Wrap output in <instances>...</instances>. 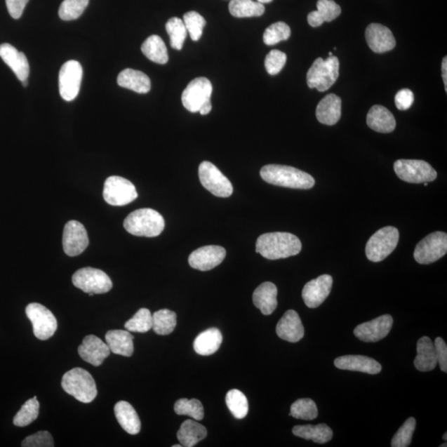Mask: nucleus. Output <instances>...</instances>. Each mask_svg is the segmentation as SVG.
<instances>
[{
    "instance_id": "13",
    "label": "nucleus",
    "mask_w": 447,
    "mask_h": 447,
    "mask_svg": "<svg viewBox=\"0 0 447 447\" xmlns=\"http://www.w3.org/2000/svg\"><path fill=\"white\" fill-rule=\"evenodd\" d=\"M213 91L211 82L206 77H198L192 81L182 95V102L188 112H199L206 104L211 103Z\"/></svg>"
},
{
    "instance_id": "28",
    "label": "nucleus",
    "mask_w": 447,
    "mask_h": 447,
    "mask_svg": "<svg viewBox=\"0 0 447 447\" xmlns=\"http://www.w3.org/2000/svg\"><path fill=\"white\" fill-rule=\"evenodd\" d=\"M118 85L140 94H146L151 90V81L149 77L144 72L133 70V69H124L117 78Z\"/></svg>"
},
{
    "instance_id": "56",
    "label": "nucleus",
    "mask_w": 447,
    "mask_h": 447,
    "mask_svg": "<svg viewBox=\"0 0 447 447\" xmlns=\"http://www.w3.org/2000/svg\"><path fill=\"white\" fill-rule=\"evenodd\" d=\"M22 86H24L25 87L27 86V80L22 81Z\"/></svg>"
},
{
    "instance_id": "16",
    "label": "nucleus",
    "mask_w": 447,
    "mask_h": 447,
    "mask_svg": "<svg viewBox=\"0 0 447 447\" xmlns=\"http://www.w3.org/2000/svg\"><path fill=\"white\" fill-rule=\"evenodd\" d=\"M393 317L382 315L371 321L359 325L354 331V335L363 342H377L386 338L393 326Z\"/></svg>"
},
{
    "instance_id": "53",
    "label": "nucleus",
    "mask_w": 447,
    "mask_h": 447,
    "mask_svg": "<svg viewBox=\"0 0 447 447\" xmlns=\"http://www.w3.org/2000/svg\"><path fill=\"white\" fill-rule=\"evenodd\" d=\"M442 78H443L446 92H447V58L445 57L442 60L441 64Z\"/></svg>"
},
{
    "instance_id": "58",
    "label": "nucleus",
    "mask_w": 447,
    "mask_h": 447,
    "mask_svg": "<svg viewBox=\"0 0 447 447\" xmlns=\"http://www.w3.org/2000/svg\"><path fill=\"white\" fill-rule=\"evenodd\" d=\"M173 446V447H181V446H182V445H174V446Z\"/></svg>"
},
{
    "instance_id": "5",
    "label": "nucleus",
    "mask_w": 447,
    "mask_h": 447,
    "mask_svg": "<svg viewBox=\"0 0 447 447\" xmlns=\"http://www.w3.org/2000/svg\"><path fill=\"white\" fill-rule=\"evenodd\" d=\"M339 69V59L335 56L317 58L307 74L308 87L320 92L328 91L338 79Z\"/></svg>"
},
{
    "instance_id": "29",
    "label": "nucleus",
    "mask_w": 447,
    "mask_h": 447,
    "mask_svg": "<svg viewBox=\"0 0 447 447\" xmlns=\"http://www.w3.org/2000/svg\"><path fill=\"white\" fill-rule=\"evenodd\" d=\"M114 414L119 425L128 434L136 435L140 432V419L131 403L126 401L118 402L114 406Z\"/></svg>"
},
{
    "instance_id": "54",
    "label": "nucleus",
    "mask_w": 447,
    "mask_h": 447,
    "mask_svg": "<svg viewBox=\"0 0 447 447\" xmlns=\"http://www.w3.org/2000/svg\"><path fill=\"white\" fill-rule=\"evenodd\" d=\"M211 109H212V105H211V102L206 104L204 106V107H202L200 109L199 113L201 115H206L208 114L211 112Z\"/></svg>"
},
{
    "instance_id": "2",
    "label": "nucleus",
    "mask_w": 447,
    "mask_h": 447,
    "mask_svg": "<svg viewBox=\"0 0 447 447\" xmlns=\"http://www.w3.org/2000/svg\"><path fill=\"white\" fill-rule=\"evenodd\" d=\"M260 176L272 185L308 190L315 185L310 174L289 166L269 164L262 167Z\"/></svg>"
},
{
    "instance_id": "60",
    "label": "nucleus",
    "mask_w": 447,
    "mask_h": 447,
    "mask_svg": "<svg viewBox=\"0 0 447 447\" xmlns=\"http://www.w3.org/2000/svg\"><path fill=\"white\" fill-rule=\"evenodd\" d=\"M424 186L427 187L428 186V182H424Z\"/></svg>"
},
{
    "instance_id": "10",
    "label": "nucleus",
    "mask_w": 447,
    "mask_h": 447,
    "mask_svg": "<svg viewBox=\"0 0 447 447\" xmlns=\"http://www.w3.org/2000/svg\"><path fill=\"white\" fill-rule=\"evenodd\" d=\"M103 197L109 205L123 206L135 201L138 192L135 185L128 180L119 176H112L106 179Z\"/></svg>"
},
{
    "instance_id": "61",
    "label": "nucleus",
    "mask_w": 447,
    "mask_h": 447,
    "mask_svg": "<svg viewBox=\"0 0 447 447\" xmlns=\"http://www.w3.org/2000/svg\"><path fill=\"white\" fill-rule=\"evenodd\" d=\"M440 446H441V447H443V446H444V447H446V446H447V445L445 443L444 445H441Z\"/></svg>"
},
{
    "instance_id": "35",
    "label": "nucleus",
    "mask_w": 447,
    "mask_h": 447,
    "mask_svg": "<svg viewBox=\"0 0 447 447\" xmlns=\"http://www.w3.org/2000/svg\"><path fill=\"white\" fill-rule=\"evenodd\" d=\"M142 53L150 60L158 64H166L168 62L167 47L162 39L158 35L149 36L142 44Z\"/></svg>"
},
{
    "instance_id": "39",
    "label": "nucleus",
    "mask_w": 447,
    "mask_h": 447,
    "mask_svg": "<svg viewBox=\"0 0 447 447\" xmlns=\"http://www.w3.org/2000/svg\"><path fill=\"white\" fill-rule=\"evenodd\" d=\"M225 402L230 413L237 419H243L247 416L248 412V400L241 391L232 389L228 392Z\"/></svg>"
},
{
    "instance_id": "14",
    "label": "nucleus",
    "mask_w": 447,
    "mask_h": 447,
    "mask_svg": "<svg viewBox=\"0 0 447 447\" xmlns=\"http://www.w3.org/2000/svg\"><path fill=\"white\" fill-rule=\"evenodd\" d=\"M83 76L81 64L76 61L64 63L59 72V91L62 98L72 101L79 94Z\"/></svg>"
},
{
    "instance_id": "52",
    "label": "nucleus",
    "mask_w": 447,
    "mask_h": 447,
    "mask_svg": "<svg viewBox=\"0 0 447 447\" xmlns=\"http://www.w3.org/2000/svg\"><path fill=\"white\" fill-rule=\"evenodd\" d=\"M9 15L18 20L24 13L27 4L29 0H6Z\"/></svg>"
},
{
    "instance_id": "34",
    "label": "nucleus",
    "mask_w": 447,
    "mask_h": 447,
    "mask_svg": "<svg viewBox=\"0 0 447 447\" xmlns=\"http://www.w3.org/2000/svg\"><path fill=\"white\" fill-rule=\"evenodd\" d=\"M206 428L193 420H186L178 432V439L182 446L192 447L206 439Z\"/></svg>"
},
{
    "instance_id": "11",
    "label": "nucleus",
    "mask_w": 447,
    "mask_h": 447,
    "mask_svg": "<svg viewBox=\"0 0 447 447\" xmlns=\"http://www.w3.org/2000/svg\"><path fill=\"white\" fill-rule=\"evenodd\" d=\"M26 315L34 327V333L41 340L53 338L58 329L57 318L53 313L39 303H30L26 307Z\"/></svg>"
},
{
    "instance_id": "43",
    "label": "nucleus",
    "mask_w": 447,
    "mask_h": 447,
    "mask_svg": "<svg viewBox=\"0 0 447 447\" xmlns=\"http://www.w3.org/2000/svg\"><path fill=\"white\" fill-rule=\"evenodd\" d=\"M290 416L302 420H313L318 416L316 404L311 399H301L293 403Z\"/></svg>"
},
{
    "instance_id": "55",
    "label": "nucleus",
    "mask_w": 447,
    "mask_h": 447,
    "mask_svg": "<svg viewBox=\"0 0 447 447\" xmlns=\"http://www.w3.org/2000/svg\"><path fill=\"white\" fill-rule=\"evenodd\" d=\"M272 1H273V0H257V2H259L260 4H269L271 3Z\"/></svg>"
},
{
    "instance_id": "59",
    "label": "nucleus",
    "mask_w": 447,
    "mask_h": 447,
    "mask_svg": "<svg viewBox=\"0 0 447 447\" xmlns=\"http://www.w3.org/2000/svg\"><path fill=\"white\" fill-rule=\"evenodd\" d=\"M331 56H333V53H331V52H330V53H329V57H331Z\"/></svg>"
},
{
    "instance_id": "15",
    "label": "nucleus",
    "mask_w": 447,
    "mask_h": 447,
    "mask_svg": "<svg viewBox=\"0 0 447 447\" xmlns=\"http://www.w3.org/2000/svg\"><path fill=\"white\" fill-rule=\"evenodd\" d=\"M89 246L88 234L79 221L70 220L63 230L62 246L68 256L81 255Z\"/></svg>"
},
{
    "instance_id": "22",
    "label": "nucleus",
    "mask_w": 447,
    "mask_h": 447,
    "mask_svg": "<svg viewBox=\"0 0 447 447\" xmlns=\"http://www.w3.org/2000/svg\"><path fill=\"white\" fill-rule=\"evenodd\" d=\"M0 58L15 72L21 82L27 80L29 76V64L24 53L18 51L9 44L0 45Z\"/></svg>"
},
{
    "instance_id": "23",
    "label": "nucleus",
    "mask_w": 447,
    "mask_h": 447,
    "mask_svg": "<svg viewBox=\"0 0 447 447\" xmlns=\"http://www.w3.org/2000/svg\"><path fill=\"white\" fill-rule=\"evenodd\" d=\"M335 366L340 370L358 371L370 375L380 373L382 366L375 359L363 356H345L335 359Z\"/></svg>"
},
{
    "instance_id": "42",
    "label": "nucleus",
    "mask_w": 447,
    "mask_h": 447,
    "mask_svg": "<svg viewBox=\"0 0 447 447\" xmlns=\"http://www.w3.org/2000/svg\"><path fill=\"white\" fill-rule=\"evenodd\" d=\"M174 410L178 415H187V416L195 419L196 421L202 420L205 415L201 403L195 399L178 400L174 405Z\"/></svg>"
},
{
    "instance_id": "41",
    "label": "nucleus",
    "mask_w": 447,
    "mask_h": 447,
    "mask_svg": "<svg viewBox=\"0 0 447 447\" xmlns=\"http://www.w3.org/2000/svg\"><path fill=\"white\" fill-rule=\"evenodd\" d=\"M124 327L133 333H145L153 327V315L147 308H141L136 312L131 320H128Z\"/></svg>"
},
{
    "instance_id": "1",
    "label": "nucleus",
    "mask_w": 447,
    "mask_h": 447,
    "mask_svg": "<svg viewBox=\"0 0 447 447\" xmlns=\"http://www.w3.org/2000/svg\"><path fill=\"white\" fill-rule=\"evenodd\" d=\"M301 251L300 239L287 232L264 234L256 242V252L270 260L287 259L298 255Z\"/></svg>"
},
{
    "instance_id": "17",
    "label": "nucleus",
    "mask_w": 447,
    "mask_h": 447,
    "mask_svg": "<svg viewBox=\"0 0 447 447\" xmlns=\"http://www.w3.org/2000/svg\"><path fill=\"white\" fill-rule=\"evenodd\" d=\"M227 256L225 248L218 246H204L193 251L188 262L192 268L200 271H209L222 262Z\"/></svg>"
},
{
    "instance_id": "40",
    "label": "nucleus",
    "mask_w": 447,
    "mask_h": 447,
    "mask_svg": "<svg viewBox=\"0 0 447 447\" xmlns=\"http://www.w3.org/2000/svg\"><path fill=\"white\" fill-rule=\"evenodd\" d=\"M39 402L34 398L27 400L13 418V424L17 427H26L34 422L39 417Z\"/></svg>"
},
{
    "instance_id": "36",
    "label": "nucleus",
    "mask_w": 447,
    "mask_h": 447,
    "mask_svg": "<svg viewBox=\"0 0 447 447\" xmlns=\"http://www.w3.org/2000/svg\"><path fill=\"white\" fill-rule=\"evenodd\" d=\"M230 15L236 18L260 17L264 15V4L253 0H232L229 4Z\"/></svg>"
},
{
    "instance_id": "3",
    "label": "nucleus",
    "mask_w": 447,
    "mask_h": 447,
    "mask_svg": "<svg viewBox=\"0 0 447 447\" xmlns=\"http://www.w3.org/2000/svg\"><path fill=\"white\" fill-rule=\"evenodd\" d=\"M124 227L133 236L156 237L165 227V220L159 212L149 208L133 211L124 221Z\"/></svg>"
},
{
    "instance_id": "48",
    "label": "nucleus",
    "mask_w": 447,
    "mask_h": 447,
    "mask_svg": "<svg viewBox=\"0 0 447 447\" xmlns=\"http://www.w3.org/2000/svg\"><path fill=\"white\" fill-rule=\"evenodd\" d=\"M286 62H287V55L279 50H272L267 55L265 61L267 72L271 76L278 75L283 70Z\"/></svg>"
},
{
    "instance_id": "26",
    "label": "nucleus",
    "mask_w": 447,
    "mask_h": 447,
    "mask_svg": "<svg viewBox=\"0 0 447 447\" xmlns=\"http://www.w3.org/2000/svg\"><path fill=\"white\" fill-rule=\"evenodd\" d=\"M417 356L414 359V366L421 372L434 370L437 365V357L434 343L432 340L423 336L417 343Z\"/></svg>"
},
{
    "instance_id": "6",
    "label": "nucleus",
    "mask_w": 447,
    "mask_h": 447,
    "mask_svg": "<svg viewBox=\"0 0 447 447\" xmlns=\"http://www.w3.org/2000/svg\"><path fill=\"white\" fill-rule=\"evenodd\" d=\"M399 241L397 228L386 227L378 230L367 242L366 253L368 260L375 262L385 260L397 247Z\"/></svg>"
},
{
    "instance_id": "19",
    "label": "nucleus",
    "mask_w": 447,
    "mask_h": 447,
    "mask_svg": "<svg viewBox=\"0 0 447 447\" xmlns=\"http://www.w3.org/2000/svg\"><path fill=\"white\" fill-rule=\"evenodd\" d=\"M110 349L98 336H86L82 344L78 347V354L87 363L94 366L102 365L105 359L109 356Z\"/></svg>"
},
{
    "instance_id": "47",
    "label": "nucleus",
    "mask_w": 447,
    "mask_h": 447,
    "mask_svg": "<svg viewBox=\"0 0 447 447\" xmlns=\"http://www.w3.org/2000/svg\"><path fill=\"white\" fill-rule=\"evenodd\" d=\"M415 428H416V420L414 418H409L392 439L391 446L393 447L409 446L412 442Z\"/></svg>"
},
{
    "instance_id": "51",
    "label": "nucleus",
    "mask_w": 447,
    "mask_h": 447,
    "mask_svg": "<svg viewBox=\"0 0 447 447\" xmlns=\"http://www.w3.org/2000/svg\"><path fill=\"white\" fill-rule=\"evenodd\" d=\"M437 363H439L441 371L447 372V345L444 340L437 338L434 342Z\"/></svg>"
},
{
    "instance_id": "50",
    "label": "nucleus",
    "mask_w": 447,
    "mask_h": 447,
    "mask_svg": "<svg viewBox=\"0 0 447 447\" xmlns=\"http://www.w3.org/2000/svg\"><path fill=\"white\" fill-rule=\"evenodd\" d=\"M395 105L400 110H407L411 108L414 101L413 91L409 89L400 90L395 96Z\"/></svg>"
},
{
    "instance_id": "31",
    "label": "nucleus",
    "mask_w": 447,
    "mask_h": 447,
    "mask_svg": "<svg viewBox=\"0 0 447 447\" xmlns=\"http://www.w3.org/2000/svg\"><path fill=\"white\" fill-rule=\"evenodd\" d=\"M110 352L126 357H131L133 354V336L128 331H109L105 335Z\"/></svg>"
},
{
    "instance_id": "12",
    "label": "nucleus",
    "mask_w": 447,
    "mask_h": 447,
    "mask_svg": "<svg viewBox=\"0 0 447 447\" xmlns=\"http://www.w3.org/2000/svg\"><path fill=\"white\" fill-rule=\"evenodd\" d=\"M198 173L201 185L214 196L227 198L233 194L232 182L213 164L202 162Z\"/></svg>"
},
{
    "instance_id": "38",
    "label": "nucleus",
    "mask_w": 447,
    "mask_h": 447,
    "mask_svg": "<svg viewBox=\"0 0 447 447\" xmlns=\"http://www.w3.org/2000/svg\"><path fill=\"white\" fill-rule=\"evenodd\" d=\"M166 30L169 35L171 47L175 50H181L187 35L183 20L178 17L170 18L166 24Z\"/></svg>"
},
{
    "instance_id": "32",
    "label": "nucleus",
    "mask_w": 447,
    "mask_h": 447,
    "mask_svg": "<svg viewBox=\"0 0 447 447\" xmlns=\"http://www.w3.org/2000/svg\"><path fill=\"white\" fill-rule=\"evenodd\" d=\"M222 340V334L218 328H210L197 335L193 347L198 354L208 356L218 352Z\"/></svg>"
},
{
    "instance_id": "33",
    "label": "nucleus",
    "mask_w": 447,
    "mask_h": 447,
    "mask_svg": "<svg viewBox=\"0 0 447 447\" xmlns=\"http://www.w3.org/2000/svg\"><path fill=\"white\" fill-rule=\"evenodd\" d=\"M293 433L301 439L312 440L319 444L326 443L333 439V430L324 423L316 426H296L293 427Z\"/></svg>"
},
{
    "instance_id": "8",
    "label": "nucleus",
    "mask_w": 447,
    "mask_h": 447,
    "mask_svg": "<svg viewBox=\"0 0 447 447\" xmlns=\"http://www.w3.org/2000/svg\"><path fill=\"white\" fill-rule=\"evenodd\" d=\"M72 283L86 293L103 294L113 287L112 279L105 272L91 267L77 270L72 276Z\"/></svg>"
},
{
    "instance_id": "24",
    "label": "nucleus",
    "mask_w": 447,
    "mask_h": 447,
    "mask_svg": "<svg viewBox=\"0 0 447 447\" xmlns=\"http://www.w3.org/2000/svg\"><path fill=\"white\" fill-rule=\"evenodd\" d=\"M316 115L320 123L335 126L342 116V99L335 94L327 95L318 104Z\"/></svg>"
},
{
    "instance_id": "20",
    "label": "nucleus",
    "mask_w": 447,
    "mask_h": 447,
    "mask_svg": "<svg viewBox=\"0 0 447 447\" xmlns=\"http://www.w3.org/2000/svg\"><path fill=\"white\" fill-rule=\"evenodd\" d=\"M366 39L368 47L376 53H384L393 50L396 40L389 27L380 24H371L367 27Z\"/></svg>"
},
{
    "instance_id": "46",
    "label": "nucleus",
    "mask_w": 447,
    "mask_h": 447,
    "mask_svg": "<svg viewBox=\"0 0 447 447\" xmlns=\"http://www.w3.org/2000/svg\"><path fill=\"white\" fill-rule=\"evenodd\" d=\"M183 22L191 36L192 41H197L201 38L206 21L199 13L196 11L187 12L183 16Z\"/></svg>"
},
{
    "instance_id": "45",
    "label": "nucleus",
    "mask_w": 447,
    "mask_h": 447,
    "mask_svg": "<svg viewBox=\"0 0 447 447\" xmlns=\"http://www.w3.org/2000/svg\"><path fill=\"white\" fill-rule=\"evenodd\" d=\"M290 36V27L283 22H278L267 27L262 39L266 45L273 46L279 44L280 41L288 40Z\"/></svg>"
},
{
    "instance_id": "18",
    "label": "nucleus",
    "mask_w": 447,
    "mask_h": 447,
    "mask_svg": "<svg viewBox=\"0 0 447 447\" xmlns=\"http://www.w3.org/2000/svg\"><path fill=\"white\" fill-rule=\"evenodd\" d=\"M333 283V276L323 274L304 286L302 298L307 307L316 308L321 306L329 296Z\"/></svg>"
},
{
    "instance_id": "44",
    "label": "nucleus",
    "mask_w": 447,
    "mask_h": 447,
    "mask_svg": "<svg viewBox=\"0 0 447 447\" xmlns=\"http://www.w3.org/2000/svg\"><path fill=\"white\" fill-rule=\"evenodd\" d=\"M90 0H64L59 8V16L64 21L77 20L88 6Z\"/></svg>"
},
{
    "instance_id": "30",
    "label": "nucleus",
    "mask_w": 447,
    "mask_h": 447,
    "mask_svg": "<svg viewBox=\"0 0 447 447\" xmlns=\"http://www.w3.org/2000/svg\"><path fill=\"white\" fill-rule=\"evenodd\" d=\"M317 11L307 16V22L313 27H320L325 22H331L342 13V8L334 0H318Z\"/></svg>"
},
{
    "instance_id": "57",
    "label": "nucleus",
    "mask_w": 447,
    "mask_h": 447,
    "mask_svg": "<svg viewBox=\"0 0 447 447\" xmlns=\"http://www.w3.org/2000/svg\"><path fill=\"white\" fill-rule=\"evenodd\" d=\"M446 436H447V433L446 432V433H445V435L443 436V439H444L445 441H446V440H447V437H446Z\"/></svg>"
},
{
    "instance_id": "4",
    "label": "nucleus",
    "mask_w": 447,
    "mask_h": 447,
    "mask_svg": "<svg viewBox=\"0 0 447 447\" xmlns=\"http://www.w3.org/2000/svg\"><path fill=\"white\" fill-rule=\"evenodd\" d=\"M64 391L83 403H90L98 396L96 384L88 371L81 368H74L62 377Z\"/></svg>"
},
{
    "instance_id": "7",
    "label": "nucleus",
    "mask_w": 447,
    "mask_h": 447,
    "mask_svg": "<svg viewBox=\"0 0 447 447\" xmlns=\"http://www.w3.org/2000/svg\"><path fill=\"white\" fill-rule=\"evenodd\" d=\"M398 178L409 183H424L435 181L437 173L432 166L422 160L400 159L394 165Z\"/></svg>"
},
{
    "instance_id": "37",
    "label": "nucleus",
    "mask_w": 447,
    "mask_h": 447,
    "mask_svg": "<svg viewBox=\"0 0 447 447\" xmlns=\"http://www.w3.org/2000/svg\"><path fill=\"white\" fill-rule=\"evenodd\" d=\"M177 315L173 311L163 309L156 312L153 315V328L156 334L167 335L176 328Z\"/></svg>"
},
{
    "instance_id": "49",
    "label": "nucleus",
    "mask_w": 447,
    "mask_h": 447,
    "mask_svg": "<svg viewBox=\"0 0 447 447\" xmlns=\"http://www.w3.org/2000/svg\"><path fill=\"white\" fill-rule=\"evenodd\" d=\"M24 447H53L54 441L52 435L47 431H41L26 437L22 441Z\"/></svg>"
},
{
    "instance_id": "9",
    "label": "nucleus",
    "mask_w": 447,
    "mask_h": 447,
    "mask_svg": "<svg viewBox=\"0 0 447 447\" xmlns=\"http://www.w3.org/2000/svg\"><path fill=\"white\" fill-rule=\"evenodd\" d=\"M447 252V234L436 232L428 234L417 244L414 259L418 264L430 265L441 259Z\"/></svg>"
},
{
    "instance_id": "21",
    "label": "nucleus",
    "mask_w": 447,
    "mask_h": 447,
    "mask_svg": "<svg viewBox=\"0 0 447 447\" xmlns=\"http://www.w3.org/2000/svg\"><path fill=\"white\" fill-rule=\"evenodd\" d=\"M276 335L286 342L296 343L303 338L305 330L297 312L288 310L276 327Z\"/></svg>"
},
{
    "instance_id": "25",
    "label": "nucleus",
    "mask_w": 447,
    "mask_h": 447,
    "mask_svg": "<svg viewBox=\"0 0 447 447\" xmlns=\"http://www.w3.org/2000/svg\"><path fill=\"white\" fill-rule=\"evenodd\" d=\"M278 288L273 283L265 282L255 289L253 294L255 306L265 316L271 315L278 307Z\"/></svg>"
},
{
    "instance_id": "27",
    "label": "nucleus",
    "mask_w": 447,
    "mask_h": 447,
    "mask_svg": "<svg viewBox=\"0 0 447 447\" xmlns=\"http://www.w3.org/2000/svg\"><path fill=\"white\" fill-rule=\"evenodd\" d=\"M367 124L371 130L378 133H389L396 127L395 118L389 110L384 106H373L367 114Z\"/></svg>"
}]
</instances>
